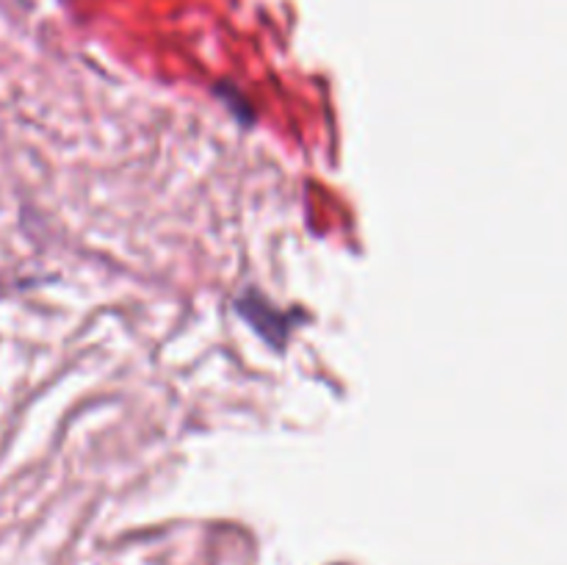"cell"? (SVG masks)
<instances>
[{"mask_svg": "<svg viewBox=\"0 0 567 565\" xmlns=\"http://www.w3.org/2000/svg\"><path fill=\"white\" fill-rule=\"evenodd\" d=\"M236 310L271 343V347H282L288 338V321L282 310H277L275 305L269 302L266 297H260L258 291H249L244 294L241 299L236 302Z\"/></svg>", "mask_w": 567, "mask_h": 565, "instance_id": "obj_1", "label": "cell"}]
</instances>
